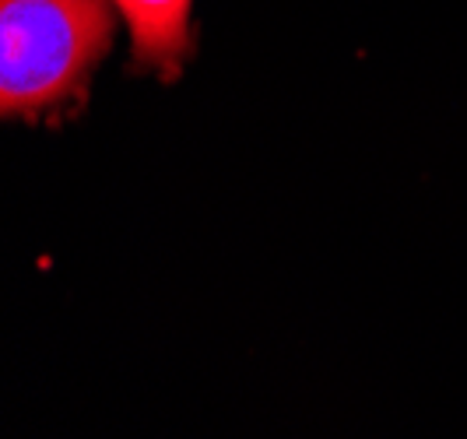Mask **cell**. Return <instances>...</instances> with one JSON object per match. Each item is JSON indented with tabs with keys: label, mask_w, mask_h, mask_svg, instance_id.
Masks as SVG:
<instances>
[{
	"label": "cell",
	"mask_w": 467,
	"mask_h": 439,
	"mask_svg": "<svg viewBox=\"0 0 467 439\" xmlns=\"http://www.w3.org/2000/svg\"><path fill=\"white\" fill-rule=\"evenodd\" d=\"M109 43V0H0V120L78 95Z\"/></svg>",
	"instance_id": "obj_1"
},
{
	"label": "cell",
	"mask_w": 467,
	"mask_h": 439,
	"mask_svg": "<svg viewBox=\"0 0 467 439\" xmlns=\"http://www.w3.org/2000/svg\"><path fill=\"white\" fill-rule=\"evenodd\" d=\"M130 32L134 64L176 78L193 49V0H113Z\"/></svg>",
	"instance_id": "obj_2"
}]
</instances>
